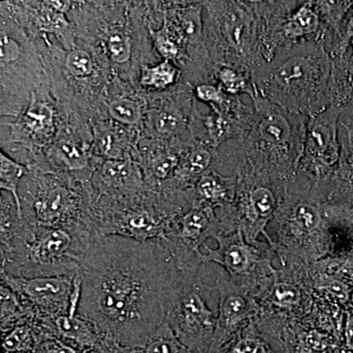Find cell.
<instances>
[{
    "label": "cell",
    "instance_id": "obj_1",
    "mask_svg": "<svg viewBox=\"0 0 353 353\" xmlns=\"http://www.w3.org/2000/svg\"><path fill=\"white\" fill-rule=\"evenodd\" d=\"M181 274L161 241L99 234L81 262L78 313L120 345L141 347L166 321Z\"/></svg>",
    "mask_w": 353,
    "mask_h": 353
},
{
    "label": "cell",
    "instance_id": "obj_2",
    "mask_svg": "<svg viewBox=\"0 0 353 353\" xmlns=\"http://www.w3.org/2000/svg\"><path fill=\"white\" fill-rule=\"evenodd\" d=\"M332 58L324 44L279 50L252 74L259 94L287 112L311 118L331 108Z\"/></svg>",
    "mask_w": 353,
    "mask_h": 353
},
{
    "label": "cell",
    "instance_id": "obj_3",
    "mask_svg": "<svg viewBox=\"0 0 353 353\" xmlns=\"http://www.w3.org/2000/svg\"><path fill=\"white\" fill-rule=\"evenodd\" d=\"M250 99L252 116L243 136L236 139L241 164L290 182L303 154L309 118L287 112L262 97L255 87Z\"/></svg>",
    "mask_w": 353,
    "mask_h": 353
},
{
    "label": "cell",
    "instance_id": "obj_4",
    "mask_svg": "<svg viewBox=\"0 0 353 353\" xmlns=\"http://www.w3.org/2000/svg\"><path fill=\"white\" fill-rule=\"evenodd\" d=\"M269 245L283 266L308 265L326 257L333 248L332 226L324 203L310 183L294 176L267 228Z\"/></svg>",
    "mask_w": 353,
    "mask_h": 353
},
{
    "label": "cell",
    "instance_id": "obj_5",
    "mask_svg": "<svg viewBox=\"0 0 353 353\" xmlns=\"http://www.w3.org/2000/svg\"><path fill=\"white\" fill-rule=\"evenodd\" d=\"M99 234L94 227L34 226L28 238L1 250V273L22 278L76 277Z\"/></svg>",
    "mask_w": 353,
    "mask_h": 353
},
{
    "label": "cell",
    "instance_id": "obj_6",
    "mask_svg": "<svg viewBox=\"0 0 353 353\" xmlns=\"http://www.w3.org/2000/svg\"><path fill=\"white\" fill-rule=\"evenodd\" d=\"M236 174V199L233 206L222 213L223 223L232 231L241 230L250 245H261L260 236H264L269 245L267 228L284 201L289 182L253 171L245 165H241Z\"/></svg>",
    "mask_w": 353,
    "mask_h": 353
},
{
    "label": "cell",
    "instance_id": "obj_7",
    "mask_svg": "<svg viewBox=\"0 0 353 353\" xmlns=\"http://www.w3.org/2000/svg\"><path fill=\"white\" fill-rule=\"evenodd\" d=\"M218 66H231L252 77L264 64L255 1H222L212 6Z\"/></svg>",
    "mask_w": 353,
    "mask_h": 353
},
{
    "label": "cell",
    "instance_id": "obj_8",
    "mask_svg": "<svg viewBox=\"0 0 353 353\" xmlns=\"http://www.w3.org/2000/svg\"><path fill=\"white\" fill-rule=\"evenodd\" d=\"M213 239L218 248L213 250L203 245L205 252L199 253L202 264L222 266L234 283L248 290L260 303L278 276V270L272 265V255L275 252L271 246L267 243L250 245L241 230L219 234Z\"/></svg>",
    "mask_w": 353,
    "mask_h": 353
},
{
    "label": "cell",
    "instance_id": "obj_9",
    "mask_svg": "<svg viewBox=\"0 0 353 353\" xmlns=\"http://www.w3.org/2000/svg\"><path fill=\"white\" fill-rule=\"evenodd\" d=\"M201 270L182 271L169 303L167 322L183 345L194 352L210 353L217 316L209 308L208 299L216 290L203 282Z\"/></svg>",
    "mask_w": 353,
    "mask_h": 353
},
{
    "label": "cell",
    "instance_id": "obj_10",
    "mask_svg": "<svg viewBox=\"0 0 353 353\" xmlns=\"http://www.w3.org/2000/svg\"><path fill=\"white\" fill-rule=\"evenodd\" d=\"M341 112L330 108L309 118L303 152L296 176L319 189L332 178L341 157L339 120Z\"/></svg>",
    "mask_w": 353,
    "mask_h": 353
},
{
    "label": "cell",
    "instance_id": "obj_11",
    "mask_svg": "<svg viewBox=\"0 0 353 353\" xmlns=\"http://www.w3.org/2000/svg\"><path fill=\"white\" fill-rule=\"evenodd\" d=\"M1 283L17 294L36 322L68 314L71 308L75 277L22 278L1 273Z\"/></svg>",
    "mask_w": 353,
    "mask_h": 353
},
{
    "label": "cell",
    "instance_id": "obj_12",
    "mask_svg": "<svg viewBox=\"0 0 353 353\" xmlns=\"http://www.w3.org/2000/svg\"><path fill=\"white\" fill-rule=\"evenodd\" d=\"M214 288L219 301L210 353H217L239 332L256 322L262 313L259 301L227 274L218 276Z\"/></svg>",
    "mask_w": 353,
    "mask_h": 353
},
{
    "label": "cell",
    "instance_id": "obj_13",
    "mask_svg": "<svg viewBox=\"0 0 353 353\" xmlns=\"http://www.w3.org/2000/svg\"><path fill=\"white\" fill-rule=\"evenodd\" d=\"M24 219L32 226L97 229L92 218L82 215L78 196L64 183L53 181L38 183L32 194L31 216Z\"/></svg>",
    "mask_w": 353,
    "mask_h": 353
},
{
    "label": "cell",
    "instance_id": "obj_14",
    "mask_svg": "<svg viewBox=\"0 0 353 353\" xmlns=\"http://www.w3.org/2000/svg\"><path fill=\"white\" fill-rule=\"evenodd\" d=\"M341 157L336 171L328 182L314 189L323 203L329 205L353 204V119L341 114L339 120Z\"/></svg>",
    "mask_w": 353,
    "mask_h": 353
},
{
    "label": "cell",
    "instance_id": "obj_15",
    "mask_svg": "<svg viewBox=\"0 0 353 353\" xmlns=\"http://www.w3.org/2000/svg\"><path fill=\"white\" fill-rule=\"evenodd\" d=\"M43 333L55 336L80 352L90 350L104 336L99 327L85 316L61 315L38 322Z\"/></svg>",
    "mask_w": 353,
    "mask_h": 353
},
{
    "label": "cell",
    "instance_id": "obj_16",
    "mask_svg": "<svg viewBox=\"0 0 353 353\" xmlns=\"http://www.w3.org/2000/svg\"><path fill=\"white\" fill-rule=\"evenodd\" d=\"M238 190V175H222L210 169L196 181L192 188L194 203L208 205L216 211L233 206Z\"/></svg>",
    "mask_w": 353,
    "mask_h": 353
},
{
    "label": "cell",
    "instance_id": "obj_17",
    "mask_svg": "<svg viewBox=\"0 0 353 353\" xmlns=\"http://www.w3.org/2000/svg\"><path fill=\"white\" fill-rule=\"evenodd\" d=\"M331 108L341 113L353 112V55L332 59Z\"/></svg>",
    "mask_w": 353,
    "mask_h": 353
},
{
    "label": "cell",
    "instance_id": "obj_18",
    "mask_svg": "<svg viewBox=\"0 0 353 353\" xmlns=\"http://www.w3.org/2000/svg\"><path fill=\"white\" fill-rule=\"evenodd\" d=\"M304 301V289L303 285L296 282L294 276H290L289 280L285 271H278L275 282L260 304H265L283 312L294 313L303 309Z\"/></svg>",
    "mask_w": 353,
    "mask_h": 353
},
{
    "label": "cell",
    "instance_id": "obj_19",
    "mask_svg": "<svg viewBox=\"0 0 353 353\" xmlns=\"http://www.w3.org/2000/svg\"><path fill=\"white\" fill-rule=\"evenodd\" d=\"M43 336L36 321L22 323L2 336V353H34Z\"/></svg>",
    "mask_w": 353,
    "mask_h": 353
},
{
    "label": "cell",
    "instance_id": "obj_20",
    "mask_svg": "<svg viewBox=\"0 0 353 353\" xmlns=\"http://www.w3.org/2000/svg\"><path fill=\"white\" fill-rule=\"evenodd\" d=\"M217 353H277L261 333L256 322L241 330Z\"/></svg>",
    "mask_w": 353,
    "mask_h": 353
},
{
    "label": "cell",
    "instance_id": "obj_21",
    "mask_svg": "<svg viewBox=\"0 0 353 353\" xmlns=\"http://www.w3.org/2000/svg\"><path fill=\"white\" fill-rule=\"evenodd\" d=\"M0 299H1L2 336L22 323L36 321L29 309L21 303L17 294L2 283Z\"/></svg>",
    "mask_w": 353,
    "mask_h": 353
},
{
    "label": "cell",
    "instance_id": "obj_22",
    "mask_svg": "<svg viewBox=\"0 0 353 353\" xmlns=\"http://www.w3.org/2000/svg\"><path fill=\"white\" fill-rule=\"evenodd\" d=\"M26 173H27V168L25 166L7 157L3 152H0V188L2 190L8 192L13 197L18 217L21 220H24V215H23L22 201L20 199L18 188H19L21 179Z\"/></svg>",
    "mask_w": 353,
    "mask_h": 353
},
{
    "label": "cell",
    "instance_id": "obj_23",
    "mask_svg": "<svg viewBox=\"0 0 353 353\" xmlns=\"http://www.w3.org/2000/svg\"><path fill=\"white\" fill-rule=\"evenodd\" d=\"M215 79L217 85L232 97H241L246 94L252 97L254 94L252 77L231 66H217L215 69Z\"/></svg>",
    "mask_w": 353,
    "mask_h": 353
},
{
    "label": "cell",
    "instance_id": "obj_24",
    "mask_svg": "<svg viewBox=\"0 0 353 353\" xmlns=\"http://www.w3.org/2000/svg\"><path fill=\"white\" fill-rule=\"evenodd\" d=\"M134 353H197L183 345L165 321Z\"/></svg>",
    "mask_w": 353,
    "mask_h": 353
},
{
    "label": "cell",
    "instance_id": "obj_25",
    "mask_svg": "<svg viewBox=\"0 0 353 353\" xmlns=\"http://www.w3.org/2000/svg\"><path fill=\"white\" fill-rule=\"evenodd\" d=\"M23 120L26 127L34 134H50L53 128L52 108L46 102L34 101L26 111Z\"/></svg>",
    "mask_w": 353,
    "mask_h": 353
},
{
    "label": "cell",
    "instance_id": "obj_26",
    "mask_svg": "<svg viewBox=\"0 0 353 353\" xmlns=\"http://www.w3.org/2000/svg\"><path fill=\"white\" fill-rule=\"evenodd\" d=\"M179 74V70L169 60H165L157 66L146 70L143 82L155 88H165L175 83Z\"/></svg>",
    "mask_w": 353,
    "mask_h": 353
},
{
    "label": "cell",
    "instance_id": "obj_27",
    "mask_svg": "<svg viewBox=\"0 0 353 353\" xmlns=\"http://www.w3.org/2000/svg\"><path fill=\"white\" fill-rule=\"evenodd\" d=\"M58 157L63 162L65 166L71 171H81L87 168L88 157L75 143L69 141H61L57 143Z\"/></svg>",
    "mask_w": 353,
    "mask_h": 353
},
{
    "label": "cell",
    "instance_id": "obj_28",
    "mask_svg": "<svg viewBox=\"0 0 353 353\" xmlns=\"http://www.w3.org/2000/svg\"><path fill=\"white\" fill-rule=\"evenodd\" d=\"M325 214L333 228L347 233L353 243V204L352 205H329L324 204Z\"/></svg>",
    "mask_w": 353,
    "mask_h": 353
},
{
    "label": "cell",
    "instance_id": "obj_29",
    "mask_svg": "<svg viewBox=\"0 0 353 353\" xmlns=\"http://www.w3.org/2000/svg\"><path fill=\"white\" fill-rule=\"evenodd\" d=\"M109 113L114 119L127 125L137 124L141 118V106L137 102L127 99L111 102Z\"/></svg>",
    "mask_w": 353,
    "mask_h": 353
},
{
    "label": "cell",
    "instance_id": "obj_30",
    "mask_svg": "<svg viewBox=\"0 0 353 353\" xmlns=\"http://www.w3.org/2000/svg\"><path fill=\"white\" fill-rule=\"evenodd\" d=\"M181 162L173 154L159 155L150 164V173L152 178L158 183L174 180L176 175Z\"/></svg>",
    "mask_w": 353,
    "mask_h": 353
},
{
    "label": "cell",
    "instance_id": "obj_31",
    "mask_svg": "<svg viewBox=\"0 0 353 353\" xmlns=\"http://www.w3.org/2000/svg\"><path fill=\"white\" fill-rule=\"evenodd\" d=\"M108 48L111 59L116 63H125L131 57L130 41L123 32L115 31L109 34Z\"/></svg>",
    "mask_w": 353,
    "mask_h": 353
},
{
    "label": "cell",
    "instance_id": "obj_32",
    "mask_svg": "<svg viewBox=\"0 0 353 353\" xmlns=\"http://www.w3.org/2000/svg\"><path fill=\"white\" fill-rule=\"evenodd\" d=\"M353 41V1L350 6L345 17L341 21L338 44L331 54V58L341 57L347 52L350 43Z\"/></svg>",
    "mask_w": 353,
    "mask_h": 353
},
{
    "label": "cell",
    "instance_id": "obj_33",
    "mask_svg": "<svg viewBox=\"0 0 353 353\" xmlns=\"http://www.w3.org/2000/svg\"><path fill=\"white\" fill-rule=\"evenodd\" d=\"M67 69L72 75L83 77L90 75L92 71V57L87 51L76 50L69 53L66 59Z\"/></svg>",
    "mask_w": 353,
    "mask_h": 353
},
{
    "label": "cell",
    "instance_id": "obj_34",
    "mask_svg": "<svg viewBox=\"0 0 353 353\" xmlns=\"http://www.w3.org/2000/svg\"><path fill=\"white\" fill-rule=\"evenodd\" d=\"M39 23L43 30L48 32H62L68 27V22L64 14L48 8L41 11Z\"/></svg>",
    "mask_w": 353,
    "mask_h": 353
},
{
    "label": "cell",
    "instance_id": "obj_35",
    "mask_svg": "<svg viewBox=\"0 0 353 353\" xmlns=\"http://www.w3.org/2000/svg\"><path fill=\"white\" fill-rule=\"evenodd\" d=\"M183 126L181 116L173 111H164L157 116L154 127L162 134H176Z\"/></svg>",
    "mask_w": 353,
    "mask_h": 353
},
{
    "label": "cell",
    "instance_id": "obj_36",
    "mask_svg": "<svg viewBox=\"0 0 353 353\" xmlns=\"http://www.w3.org/2000/svg\"><path fill=\"white\" fill-rule=\"evenodd\" d=\"M34 353H82L52 336H44Z\"/></svg>",
    "mask_w": 353,
    "mask_h": 353
},
{
    "label": "cell",
    "instance_id": "obj_37",
    "mask_svg": "<svg viewBox=\"0 0 353 353\" xmlns=\"http://www.w3.org/2000/svg\"><path fill=\"white\" fill-rule=\"evenodd\" d=\"M136 350L132 347H124L118 341L104 334L101 341L94 347L83 353H134Z\"/></svg>",
    "mask_w": 353,
    "mask_h": 353
},
{
    "label": "cell",
    "instance_id": "obj_38",
    "mask_svg": "<svg viewBox=\"0 0 353 353\" xmlns=\"http://www.w3.org/2000/svg\"><path fill=\"white\" fill-rule=\"evenodd\" d=\"M157 48L166 60H175L180 57L179 44L170 37L162 36L157 39Z\"/></svg>",
    "mask_w": 353,
    "mask_h": 353
},
{
    "label": "cell",
    "instance_id": "obj_39",
    "mask_svg": "<svg viewBox=\"0 0 353 353\" xmlns=\"http://www.w3.org/2000/svg\"><path fill=\"white\" fill-rule=\"evenodd\" d=\"M1 60L2 62L12 61L18 57V48L17 44L13 43L12 39H9L8 37L1 34Z\"/></svg>",
    "mask_w": 353,
    "mask_h": 353
},
{
    "label": "cell",
    "instance_id": "obj_40",
    "mask_svg": "<svg viewBox=\"0 0 353 353\" xmlns=\"http://www.w3.org/2000/svg\"><path fill=\"white\" fill-rule=\"evenodd\" d=\"M345 343L347 347L353 352V313H347L345 329Z\"/></svg>",
    "mask_w": 353,
    "mask_h": 353
},
{
    "label": "cell",
    "instance_id": "obj_41",
    "mask_svg": "<svg viewBox=\"0 0 353 353\" xmlns=\"http://www.w3.org/2000/svg\"><path fill=\"white\" fill-rule=\"evenodd\" d=\"M48 6L50 7L53 10L58 11V12L64 13L65 11L68 10L70 3L69 2L62 1H48L46 2Z\"/></svg>",
    "mask_w": 353,
    "mask_h": 353
},
{
    "label": "cell",
    "instance_id": "obj_42",
    "mask_svg": "<svg viewBox=\"0 0 353 353\" xmlns=\"http://www.w3.org/2000/svg\"><path fill=\"white\" fill-rule=\"evenodd\" d=\"M341 114H345V115H347V116H348V117L352 118V119H353V112H352V113H341Z\"/></svg>",
    "mask_w": 353,
    "mask_h": 353
},
{
    "label": "cell",
    "instance_id": "obj_43",
    "mask_svg": "<svg viewBox=\"0 0 353 353\" xmlns=\"http://www.w3.org/2000/svg\"><path fill=\"white\" fill-rule=\"evenodd\" d=\"M350 53L353 55V41H352V43H350Z\"/></svg>",
    "mask_w": 353,
    "mask_h": 353
},
{
    "label": "cell",
    "instance_id": "obj_44",
    "mask_svg": "<svg viewBox=\"0 0 353 353\" xmlns=\"http://www.w3.org/2000/svg\"><path fill=\"white\" fill-rule=\"evenodd\" d=\"M352 301L353 303V294H352Z\"/></svg>",
    "mask_w": 353,
    "mask_h": 353
}]
</instances>
